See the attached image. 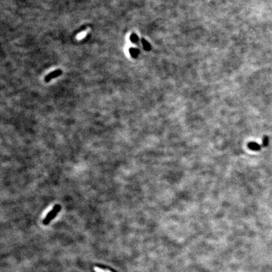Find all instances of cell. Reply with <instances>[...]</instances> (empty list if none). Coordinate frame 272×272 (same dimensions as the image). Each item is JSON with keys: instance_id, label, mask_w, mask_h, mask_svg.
Listing matches in <instances>:
<instances>
[{"instance_id": "1", "label": "cell", "mask_w": 272, "mask_h": 272, "mask_svg": "<svg viewBox=\"0 0 272 272\" xmlns=\"http://www.w3.org/2000/svg\"><path fill=\"white\" fill-rule=\"evenodd\" d=\"M61 210V206L59 204L56 205L54 207L53 209L50 211L47 215L46 216L45 219L43 220V224L44 225H48L52 220H53L57 215V214Z\"/></svg>"}, {"instance_id": "2", "label": "cell", "mask_w": 272, "mask_h": 272, "mask_svg": "<svg viewBox=\"0 0 272 272\" xmlns=\"http://www.w3.org/2000/svg\"><path fill=\"white\" fill-rule=\"evenodd\" d=\"M61 74H62V71L60 70H56V71H53V72H51V73H49V74L45 78V81L49 82V81H51V80L52 79L55 78H56V77H58V76H60Z\"/></svg>"}, {"instance_id": "3", "label": "cell", "mask_w": 272, "mask_h": 272, "mask_svg": "<svg viewBox=\"0 0 272 272\" xmlns=\"http://www.w3.org/2000/svg\"><path fill=\"white\" fill-rule=\"evenodd\" d=\"M139 51L138 49H134V48H131L130 49V54L133 57H137L138 54H139Z\"/></svg>"}, {"instance_id": "4", "label": "cell", "mask_w": 272, "mask_h": 272, "mask_svg": "<svg viewBox=\"0 0 272 272\" xmlns=\"http://www.w3.org/2000/svg\"><path fill=\"white\" fill-rule=\"evenodd\" d=\"M142 42H143V47H144L145 50H146V51H149V50L151 49V46L146 40H145L144 39H143V40H142Z\"/></svg>"}, {"instance_id": "5", "label": "cell", "mask_w": 272, "mask_h": 272, "mask_svg": "<svg viewBox=\"0 0 272 272\" xmlns=\"http://www.w3.org/2000/svg\"><path fill=\"white\" fill-rule=\"evenodd\" d=\"M131 41L132 42L136 43L138 41V37L137 36V35H136V34L133 33V34H132L131 36Z\"/></svg>"}, {"instance_id": "6", "label": "cell", "mask_w": 272, "mask_h": 272, "mask_svg": "<svg viewBox=\"0 0 272 272\" xmlns=\"http://www.w3.org/2000/svg\"><path fill=\"white\" fill-rule=\"evenodd\" d=\"M95 270L97 272H110L108 270H103L101 269H98V268H95Z\"/></svg>"}]
</instances>
